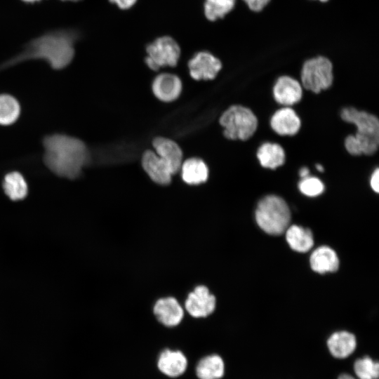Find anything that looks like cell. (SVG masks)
Wrapping results in <instances>:
<instances>
[{
  "label": "cell",
  "instance_id": "cell-23",
  "mask_svg": "<svg viewBox=\"0 0 379 379\" xmlns=\"http://www.w3.org/2000/svg\"><path fill=\"white\" fill-rule=\"evenodd\" d=\"M3 187L6 195L13 201L22 199L27 194L25 180L18 172H12L5 176Z\"/></svg>",
  "mask_w": 379,
  "mask_h": 379
},
{
  "label": "cell",
  "instance_id": "cell-24",
  "mask_svg": "<svg viewBox=\"0 0 379 379\" xmlns=\"http://www.w3.org/2000/svg\"><path fill=\"white\" fill-rule=\"evenodd\" d=\"M18 101L8 95H0V124L9 125L15 121L20 114Z\"/></svg>",
  "mask_w": 379,
  "mask_h": 379
},
{
  "label": "cell",
  "instance_id": "cell-5",
  "mask_svg": "<svg viewBox=\"0 0 379 379\" xmlns=\"http://www.w3.org/2000/svg\"><path fill=\"white\" fill-rule=\"evenodd\" d=\"M224 128L223 134L230 140H246L255 132L258 119L248 107L232 105L226 109L219 119Z\"/></svg>",
  "mask_w": 379,
  "mask_h": 379
},
{
  "label": "cell",
  "instance_id": "cell-12",
  "mask_svg": "<svg viewBox=\"0 0 379 379\" xmlns=\"http://www.w3.org/2000/svg\"><path fill=\"white\" fill-rule=\"evenodd\" d=\"M152 145L156 154L168 165L172 174L178 173L182 164V151L180 146L173 140L164 137L155 138Z\"/></svg>",
  "mask_w": 379,
  "mask_h": 379
},
{
  "label": "cell",
  "instance_id": "cell-29",
  "mask_svg": "<svg viewBox=\"0 0 379 379\" xmlns=\"http://www.w3.org/2000/svg\"><path fill=\"white\" fill-rule=\"evenodd\" d=\"M370 185L375 192L378 193L379 192V169L378 168L371 175Z\"/></svg>",
  "mask_w": 379,
  "mask_h": 379
},
{
  "label": "cell",
  "instance_id": "cell-22",
  "mask_svg": "<svg viewBox=\"0 0 379 379\" xmlns=\"http://www.w3.org/2000/svg\"><path fill=\"white\" fill-rule=\"evenodd\" d=\"M257 158L262 167L275 169L284 164L285 152L279 144L265 142L258 148Z\"/></svg>",
  "mask_w": 379,
  "mask_h": 379
},
{
  "label": "cell",
  "instance_id": "cell-8",
  "mask_svg": "<svg viewBox=\"0 0 379 379\" xmlns=\"http://www.w3.org/2000/svg\"><path fill=\"white\" fill-rule=\"evenodd\" d=\"M155 363L160 373L171 379L182 376L189 366V359L183 352L169 348L159 352Z\"/></svg>",
  "mask_w": 379,
  "mask_h": 379
},
{
  "label": "cell",
  "instance_id": "cell-15",
  "mask_svg": "<svg viewBox=\"0 0 379 379\" xmlns=\"http://www.w3.org/2000/svg\"><path fill=\"white\" fill-rule=\"evenodd\" d=\"M142 166L149 177L154 182L161 185H168L173 175L168 165L155 152L146 150L142 154Z\"/></svg>",
  "mask_w": 379,
  "mask_h": 379
},
{
  "label": "cell",
  "instance_id": "cell-14",
  "mask_svg": "<svg viewBox=\"0 0 379 379\" xmlns=\"http://www.w3.org/2000/svg\"><path fill=\"white\" fill-rule=\"evenodd\" d=\"M273 95L278 103L286 107L293 105L301 100V84L292 77L282 76L277 80L273 87Z\"/></svg>",
  "mask_w": 379,
  "mask_h": 379
},
{
  "label": "cell",
  "instance_id": "cell-7",
  "mask_svg": "<svg viewBox=\"0 0 379 379\" xmlns=\"http://www.w3.org/2000/svg\"><path fill=\"white\" fill-rule=\"evenodd\" d=\"M147 56L145 63L154 71L161 67H174L178 64L180 48L178 43L171 37H159L149 44L146 48Z\"/></svg>",
  "mask_w": 379,
  "mask_h": 379
},
{
  "label": "cell",
  "instance_id": "cell-4",
  "mask_svg": "<svg viewBox=\"0 0 379 379\" xmlns=\"http://www.w3.org/2000/svg\"><path fill=\"white\" fill-rule=\"evenodd\" d=\"M255 220L258 226L266 233L279 235L289 226L291 211L282 198L267 195L258 204Z\"/></svg>",
  "mask_w": 379,
  "mask_h": 379
},
{
  "label": "cell",
  "instance_id": "cell-20",
  "mask_svg": "<svg viewBox=\"0 0 379 379\" xmlns=\"http://www.w3.org/2000/svg\"><path fill=\"white\" fill-rule=\"evenodd\" d=\"M182 179L192 185L205 182L208 177V168L206 163L199 158H190L185 161L180 167Z\"/></svg>",
  "mask_w": 379,
  "mask_h": 379
},
{
  "label": "cell",
  "instance_id": "cell-9",
  "mask_svg": "<svg viewBox=\"0 0 379 379\" xmlns=\"http://www.w3.org/2000/svg\"><path fill=\"white\" fill-rule=\"evenodd\" d=\"M216 300L205 286H198L189 293L185 307L187 312L194 318H204L215 310Z\"/></svg>",
  "mask_w": 379,
  "mask_h": 379
},
{
  "label": "cell",
  "instance_id": "cell-28",
  "mask_svg": "<svg viewBox=\"0 0 379 379\" xmlns=\"http://www.w3.org/2000/svg\"><path fill=\"white\" fill-rule=\"evenodd\" d=\"M248 8L255 12L260 11L270 0H244Z\"/></svg>",
  "mask_w": 379,
  "mask_h": 379
},
{
  "label": "cell",
  "instance_id": "cell-17",
  "mask_svg": "<svg viewBox=\"0 0 379 379\" xmlns=\"http://www.w3.org/2000/svg\"><path fill=\"white\" fill-rule=\"evenodd\" d=\"M194 369L197 379H221L225 373V364L220 355L208 354L197 361Z\"/></svg>",
  "mask_w": 379,
  "mask_h": 379
},
{
  "label": "cell",
  "instance_id": "cell-26",
  "mask_svg": "<svg viewBox=\"0 0 379 379\" xmlns=\"http://www.w3.org/2000/svg\"><path fill=\"white\" fill-rule=\"evenodd\" d=\"M353 369L358 379H378L379 364L368 356L355 360Z\"/></svg>",
  "mask_w": 379,
  "mask_h": 379
},
{
  "label": "cell",
  "instance_id": "cell-19",
  "mask_svg": "<svg viewBox=\"0 0 379 379\" xmlns=\"http://www.w3.org/2000/svg\"><path fill=\"white\" fill-rule=\"evenodd\" d=\"M310 262L311 268L319 274L335 272L339 267V259L336 253L326 246L315 249L311 254Z\"/></svg>",
  "mask_w": 379,
  "mask_h": 379
},
{
  "label": "cell",
  "instance_id": "cell-3",
  "mask_svg": "<svg viewBox=\"0 0 379 379\" xmlns=\"http://www.w3.org/2000/svg\"><path fill=\"white\" fill-rule=\"evenodd\" d=\"M342 119L357 127L355 135H348L345 140L347 151L352 155L374 154L379 145V121L378 118L364 111L354 107L341 110Z\"/></svg>",
  "mask_w": 379,
  "mask_h": 379
},
{
  "label": "cell",
  "instance_id": "cell-32",
  "mask_svg": "<svg viewBox=\"0 0 379 379\" xmlns=\"http://www.w3.org/2000/svg\"><path fill=\"white\" fill-rule=\"evenodd\" d=\"M337 379H356L354 376L348 373L340 374Z\"/></svg>",
  "mask_w": 379,
  "mask_h": 379
},
{
  "label": "cell",
  "instance_id": "cell-1",
  "mask_svg": "<svg viewBox=\"0 0 379 379\" xmlns=\"http://www.w3.org/2000/svg\"><path fill=\"white\" fill-rule=\"evenodd\" d=\"M79 38V32L72 28H62L48 31L29 41L20 53L4 63L6 67L32 59H41L55 69L67 67L75 53L74 45Z\"/></svg>",
  "mask_w": 379,
  "mask_h": 379
},
{
  "label": "cell",
  "instance_id": "cell-30",
  "mask_svg": "<svg viewBox=\"0 0 379 379\" xmlns=\"http://www.w3.org/2000/svg\"><path fill=\"white\" fill-rule=\"evenodd\" d=\"M111 3L116 4L121 9H128L132 7L137 0H109Z\"/></svg>",
  "mask_w": 379,
  "mask_h": 379
},
{
  "label": "cell",
  "instance_id": "cell-21",
  "mask_svg": "<svg viewBox=\"0 0 379 379\" xmlns=\"http://www.w3.org/2000/svg\"><path fill=\"white\" fill-rule=\"evenodd\" d=\"M286 232V239L290 247L300 253L310 251L314 245L310 230L293 225L288 226Z\"/></svg>",
  "mask_w": 379,
  "mask_h": 379
},
{
  "label": "cell",
  "instance_id": "cell-13",
  "mask_svg": "<svg viewBox=\"0 0 379 379\" xmlns=\"http://www.w3.org/2000/svg\"><path fill=\"white\" fill-rule=\"evenodd\" d=\"M157 320L166 327H174L182 321L184 311L178 300L173 297L159 299L154 306Z\"/></svg>",
  "mask_w": 379,
  "mask_h": 379
},
{
  "label": "cell",
  "instance_id": "cell-16",
  "mask_svg": "<svg viewBox=\"0 0 379 379\" xmlns=\"http://www.w3.org/2000/svg\"><path fill=\"white\" fill-rule=\"evenodd\" d=\"M270 125L280 135H293L300 130L301 121L296 112L291 107L279 109L272 115Z\"/></svg>",
  "mask_w": 379,
  "mask_h": 379
},
{
  "label": "cell",
  "instance_id": "cell-11",
  "mask_svg": "<svg viewBox=\"0 0 379 379\" xmlns=\"http://www.w3.org/2000/svg\"><path fill=\"white\" fill-rule=\"evenodd\" d=\"M182 84L175 74L162 73L157 75L152 85L154 95L163 102L175 100L182 92Z\"/></svg>",
  "mask_w": 379,
  "mask_h": 379
},
{
  "label": "cell",
  "instance_id": "cell-18",
  "mask_svg": "<svg viewBox=\"0 0 379 379\" xmlns=\"http://www.w3.org/2000/svg\"><path fill=\"white\" fill-rule=\"evenodd\" d=\"M330 354L337 359H345L356 349L357 340L352 333L342 331L333 333L327 340Z\"/></svg>",
  "mask_w": 379,
  "mask_h": 379
},
{
  "label": "cell",
  "instance_id": "cell-34",
  "mask_svg": "<svg viewBox=\"0 0 379 379\" xmlns=\"http://www.w3.org/2000/svg\"><path fill=\"white\" fill-rule=\"evenodd\" d=\"M25 3H28V4H32V3H35V2H39V1H41L42 0H21Z\"/></svg>",
  "mask_w": 379,
  "mask_h": 379
},
{
  "label": "cell",
  "instance_id": "cell-35",
  "mask_svg": "<svg viewBox=\"0 0 379 379\" xmlns=\"http://www.w3.org/2000/svg\"><path fill=\"white\" fill-rule=\"evenodd\" d=\"M60 1H74V2H77V1H81V0H60Z\"/></svg>",
  "mask_w": 379,
  "mask_h": 379
},
{
  "label": "cell",
  "instance_id": "cell-31",
  "mask_svg": "<svg viewBox=\"0 0 379 379\" xmlns=\"http://www.w3.org/2000/svg\"><path fill=\"white\" fill-rule=\"evenodd\" d=\"M310 171L307 167H302L300 169L299 175L301 178L309 176Z\"/></svg>",
  "mask_w": 379,
  "mask_h": 379
},
{
  "label": "cell",
  "instance_id": "cell-25",
  "mask_svg": "<svg viewBox=\"0 0 379 379\" xmlns=\"http://www.w3.org/2000/svg\"><path fill=\"white\" fill-rule=\"evenodd\" d=\"M236 0H206L204 14L211 21L222 18L234 7Z\"/></svg>",
  "mask_w": 379,
  "mask_h": 379
},
{
  "label": "cell",
  "instance_id": "cell-36",
  "mask_svg": "<svg viewBox=\"0 0 379 379\" xmlns=\"http://www.w3.org/2000/svg\"><path fill=\"white\" fill-rule=\"evenodd\" d=\"M319 1H322V2H325V1H328V0H319Z\"/></svg>",
  "mask_w": 379,
  "mask_h": 379
},
{
  "label": "cell",
  "instance_id": "cell-6",
  "mask_svg": "<svg viewBox=\"0 0 379 379\" xmlns=\"http://www.w3.org/2000/svg\"><path fill=\"white\" fill-rule=\"evenodd\" d=\"M333 80V65L328 58L319 56L304 63L301 71V81L307 90L319 93L328 88Z\"/></svg>",
  "mask_w": 379,
  "mask_h": 379
},
{
  "label": "cell",
  "instance_id": "cell-2",
  "mask_svg": "<svg viewBox=\"0 0 379 379\" xmlns=\"http://www.w3.org/2000/svg\"><path fill=\"white\" fill-rule=\"evenodd\" d=\"M44 160L55 174L77 178L89 159L87 147L81 140L65 135L48 136L44 141Z\"/></svg>",
  "mask_w": 379,
  "mask_h": 379
},
{
  "label": "cell",
  "instance_id": "cell-33",
  "mask_svg": "<svg viewBox=\"0 0 379 379\" xmlns=\"http://www.w3.org/2000/svg\"><path fill=\"white\" fill-rule=\"evenodd\" d=\"M316 168L319 172H324V166L319 164H316Z\"/></svg>",
  "mask_w": 379,
  "mask_h": 379
},
{
  "label": "cell",
  "instance_id": "cell-10",
  "mask_svg": "<svg viewBox=\"0 0 379 379\" xmlns=\"http://www.w3.org/2000/svg\"><path fill=\"white\" fill-rule=\"evenodd\" d=\"M190 74L195 80H211L222 68L220 60L208 51L196 53L188 62Z\"/></svg>",
  "mask_w": 379,
  "mask_h": 379
},
{
  "label": "cell",
  "instance_id": "cell-27",
  "mask_svg": "<svg viewBox=\"0 0 379 379\" xmlns=\"http://www.w3.org/2000/svg\"><path fill=\"white\" fill-rule=\"evenodd\" d=\"M298 188L304 195L314 197L324 192V185L318 178L307 176L302 178L298 184Z\"/></svg>",
  "mask_w": 379,
  "mask_h": 379
}]
</instances>
